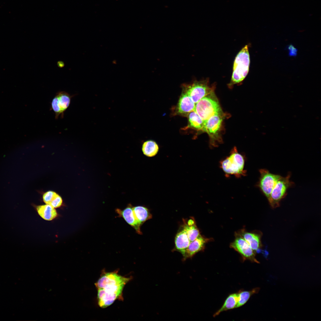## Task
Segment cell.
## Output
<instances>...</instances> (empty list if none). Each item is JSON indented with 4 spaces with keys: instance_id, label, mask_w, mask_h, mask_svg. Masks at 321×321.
I'll return each mask as SVG.
<instances>
[{
    "instance_id": "1",
    "label": "cell",
    "mask_w": 321,
    "mask_h": 321,
    "mask_svg": "<svg viewBox=\"0 0 321 321\" xmlns=\"http://www.w3.org/2000/svg\"><path fill=\"white\" fill-rule=\"evenodd\" d=\"M131 279L120 275L117 271L103 273L95 284L99 306L105 308L117 299L123 300L124 287Z\"/></svg>"
},
{
    "instance_id": "2",
    "label": "cell",
    "mask_w": 321,
    "mask_h": 321,
    "mask_svg": "<svg viewBox=\"0 0 321 321\" xmlns=\"http://www.w3.org/2000/svg\"><path fill=\"white\" fill-rule=\"evenodd\" d=\"M245 162L243 156L235 147L231 150L229 155L220 162V166L226 176L233 175L240 177L245 175Z\"/></svg>"
},
{
    "instance_id": "3",
    "label": "cell",
    "mask_w": 321,
    "mask_h": 321,
    "mask_svg": "<svg viewBox=\"0 0 321 321\" xmlns=\"http://www.w3.org/2000/svg\"><path fill=\"white\" fill-rule=\"evenodd\" d=\"M250 59L248 45H246L240 51L235 59L233 73L229 86L243 81L249 70Z\"/></svg>"
},
{
    "instance_id": "4",
    "label": "cell",
    "mask_w": 321,
    "mask_h": 321,
    "mask_svg": "<svg viewBox=\"0 0 321 321\" xmlns=\"http://www.w3.org/2000/svg\"><path fill=\"white\" fill-rule=\"evenodd\" d=\"M195 111L204 122L215 114H222L219 101L214 91L196 103Z\"/></svg>"
},
{
    "instance_id": "5",
    "label": "cell",
    "mask_w": 321,
    "mask_h": 321,
    "mask_svg": "<svg viewBox=\"0 0 321 321\" xmlns=\"http://www.w3.org/2000/svg\"><path fill=\"white\" fill-rule=\"evenodd\" d=\"M291 175V172H289L286 177L281 176L276 182L268 199L272 208H275L279 206L280 201L287 195L288 189L294 185V183L290 180Z\"/></svg>"
},
{
    "instance_id": "6",
    "label": "cell",
    "mask_w": 321,
    "mask_h": 321,
    "mask_svg": "<svg viewBox=\"0 0 321 321\" xmlns=\"http://www.w3.org/2000/svg\"><path fill=\"white\" fill-rule=\"evenodd\" d=\"M182 86L183 91L186 93L195 103L214 91V87L209 85L208 79L194 81L191 84H183Z\"/></svg>"
},
{
    "instance_id": "7",
    "label": "cell",
    "mask_w": 321,
    "mask_h": 321,
    "mask_svg": "<svg viewBox=\"0 0 321 321\" xmlns=\"http://www.w3.org/2000/svg\"><path fill=\"white\" fill-rule=\"evenodd\" d=\"M223 120L222 114H218L212 116L204 122L202 131L208 134L211 147L216 146L217 143L221 142L222 141L218 133Z\"/></svg>"
},
{
    "instance_id": "8",
    "label": "cell",
    "mask_w": 321,
    "mask_h": 321,
    "mask_svg": "<svg viewBox=\"0 0 321 321\" xmlns=\"http://www.w3.org/2000/svg\"><path fill=\"white\" fill-rule=\"evenodd\" d=\"M259 172L260 176L257 186L268 199L276 182L281 176L272 173L265 169H259Z\"/></svg>"
},
{
    "instance_id": "9",
    "label": "cell",
    "mask_w": 321,
    "mask_h": 321,
    "mask_svg": "<svg viewBox=\"0 0 321 321\" xmlns=\"http://www.w3.org/2000/svg\"><path fill=\"white\" fill-rule=\"evenodd\" d=\"M73 96L64 91H59L56 93L51 104L52 109L55 113L56 119H57L60 115L62 118L63 117L64 112L69 106Z\"/></svg>"
},
{
    "instance_id": "10",
    "label": "cell",
    "mask_w": 321,
    "mask_h": 321,
    "mask_svg": "<svg viewBox=\"0 0 321 321\" xmlns=\"http://www.w3.org/2000/svg\"><path fill=\"white\" fill-rule=\"evenodd\" d=\"M231 247L239 252L245 259L259 263L255 258V252L248 243L238 235L234 241L231 244Z\"/></svg>"
},
{
    "instance_id": "11",
    "label": "cell",
    "mask_w": 321,
    "mask_h": 321,
    "mask_svg": "<svg viewBox=\"0 0 321 321\" xmlns=\"http://www.w3.org/2000/svg\"><path fill=\"white\" fill-rule=\"evenodd\" d=\"M115 212L117 214L118 217L123 218L128 224L135 229L137 233L140 235L142 234L140 229L141 225L136 219L133 211V206L131 204H129L123 210L117 208Z\"/></svg>"
},
{
    "instance_id": "12",
    "label": "cell",
    "mask_w": 321,
    "mask_h": 321,
    "mask_svg": "<svg viewBox=\"0 0 321 321\" xmlns=\"http://www.w3.org/2000/svg\"><path fill=\"white\" fill-rule=\"evenodd\" d=\"M210 239L200 235L196 239L190 242L188 248L182 253L183 260L192 257L196 254L204 250L205 244Z\"/></svg>"
},
{
    "instance_id": "13",
    "label": "cell",
    "mask_w": 321,
    "mask_h": 321,
    "mask_svg": "<svg viewBox=\"0 0 321 321\" xmlns=\"http://www.w3.org/2000/svg\"><path fill=\"white\" fill-rule=\"evenodd\" d=\"M195 103L186 93L182 91L177 105V112L181 115L188 116L190 112L195 111Z\"/></svg>"
},
{
    "instance_id": "14",
    "label": "cell",
    "mask_w": 321,
    "mask_h": 321,
    "mask_svg": "<svg viewBox=\"0 0 321 321\" xmlns=\"http://www.w3.org/2000/svg\"><path fill=\"white\" fill-rule=\"evenodd\" d=\"M237 234L248 243L255 253L261 247V236L259 234L247 232L243 230L240 231Z\"/></svg>"
},
{
    "instance_id": "15",
    "label": "cell",
    "mask_w": 321,
    "mask_h": 321,
    "mask_svg": "<svg viewBox=\"0 0 321 321\" xmlns=\"http://www.w3.org/2000/svg\"><path fill=\"white\" fill-rule=\"evenodd\" d=\"M39 215L43 219L47 221H52L58 216L56 208L47 204L35 206Z\"/></svg>"
},
{
    "instance_id": "16",
    "label": "cell",
    "mask_w": 321,
    "mask_h": 321,
    "mask_svg": "<svg viewBox=\"0 0 321 321\" xmlns=\"http://www.w3.org/2000/svg\"><path fill=\"white\" fill-rule=\"evenodd\" d=\"M190 242L187 233L182 229L176 235L174 250L182 253L188 248Z\"/></svg>"
},
{
    "instance_id": "17",
    "label": "cell",
    "mask_w": 321,
    "mask_h": 321,
    "mask_svg": "<svg viewBox=\"0 0 321 321\" xmlns=\"http://www.w3.org/2000/svg\"><path fill=\"white\" fill-rule=\"evenodd\" d=\"M182 226L183 229L187 233L188 238L191 242L196 239L200 235L199 229L193 218L189 219L187 222L184 221Z\"/></svg>"
},
{
    "instance_id": "18",
    "label": "cell",
    "mask_w": 321,
    "mask_h": 321,
    "mask_svg": "<svg viewBox=\"0 0 321 321\" xmlns=\"http://www.w3.org/2000/svg\"><path fill=\"white\" fill-rule=\"evenodd\" d=\"M133 210L136 219L141 225L152 218V215L149 210L145 207L142 206L133 207Z\"/></svg>"
},
{
    "instance_id": "19",
    "label": "cell",
    "mask_w": 321,
    "mask_h": 321,
    "mask_svg": "<svg viewBox=\"0 0 321 321\" xmlns=\"http://www.w3.org/2000/svg\"><path fill=\"white\" fill-rule=\"evenodd\" d=\"M188 128L197 130H202L204 125V121L195 111L190 112L188 115Z\"/></svg>"
},
{
    "instance_id": "20",
    "label": "cell",
    "mask_w": 321,
    "mask_h": 321,
    "mask_svg": "<svg viewBox=\"0 0 321 321\" xmlns=\"http://www.w3.org/2000/svg\"><path fill=\"white\" fill-rule=\"evenodd\" d=\"M159 147L156 142L152 140H147L143 143L142 150L143 154L146 156L152 157L158 153Z\"/></svg>"
},
{
    "instance_id": "21",
    "label": "cell",
    "mask_w": 321,
    "mask_h": 321,
    "mask_svg": "<svg viewBox=\"0 0 321 321\" xmlns=\"http://www.w3.org/2000/svg\"><path fill=\"white\" fill-rule=\"evenodd\" d=\"M238 300L237 293H233L229 295L225 301L221 308L213 315L215 317L222 312L236 308Z\"/></svg>"
},
{
    "instance_id": "22",
    "label": "cell",
    "mask_w": 321,
    "mask_h": 321,
    "mask_svg": "<svg viewBox=\"0 0 321 321\" xmlns=\"http://www.w3.org/2000/svg\"><path fill=\"white\" fill-rule=\"evenodd\" d=\"M259 290V288H256L250 291H242L237 293L238 300L236 308L244 305L252 295L257 293Z\"/></svg>"
},
{
    "instance_id": "23",
    "label": "cell",
    "mask_w": 321,
    "mask_h": 321,
    "mask_svg": "<svg viewBox=\"0 0 321 321\" xmlns=\"http://www.w3.org/2000/svg\"><path fill=\"white\" fill-rule=\"evenodd\" d=\"M59 195L54 191H49L44 193L43 199L45 204L51 206L55 202Z\"/></svg>"
},
{
    "instance_id": "24",
    "label": "cell",
    "mask_w": 321,
    "mask_h": 321,
    "mask_svg": "<svg viewBox=\"0 0 321 321\" xmlns=\"http://www.w3.org/2000/svg\"><path fill=\"white\" fill-rule=\"evenodd\" d=\"M289 51V55L290 56H295L297 54V50L292 45H289L288 48Z\"/></svg>"
},
{
    "instance_id": "25",
    "label": "cell",
    "mask_w": 321,
    "mask_h": 321,
    "mask_svg": "<svg viewBox=\"0 0 321 321\" xmlns=\"http://www.w3.org/2000/svg\"><path fill=\"white\" fill-rule=\"evenodd\" d=\"M57 64L58 66L60 67H63L64 65V63L62 61L58 62L57 63Z\"/></svg>"
}]
</instances>
